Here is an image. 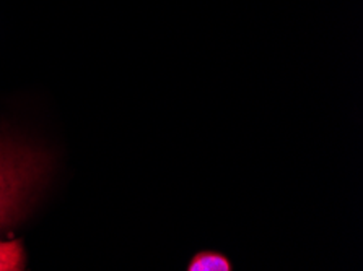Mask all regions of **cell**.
I'll use <instances>...</instances> for the list:
<instances>
[{"instance_id":"2","label":"cell","mask_w":363,"mask_h":271,"mask_svg":"<svg viewBox=\"0 0 363 271\" xmlns=\"http://www.w3.org/2000/svg\"><path fill=\"white\" fill-rule=\"evenodd\" d=\"M0 271H26V253L21 241H0Z\"/></svg>"},{"instance_id":"1","label":"cell","mask_w":363,"mask_h":271,"mask_svg":"<svg viewBox=\"0 0 363 271\" xmlns=\"http://www.w3.org/2000/svg\"><path fill=\"white\" fill-rule=\"evenodd\" d=\"M43 175V156L0 143V229L20 217Z\"/></svg>"},{"instance_id":"3","label":"cell","mask_w":363,"mask_h":271,"mask_svg":"<svg viewBox=\"0 0 363 271\" xmlns=\"http://www.w3.org/2000/svg\"><path fill=\"white\" fill-rule=\"evenodd\" d=\"M188 271H232V265L222 253L201 252L191 260Z\"/></svg>"}]
</instances>
